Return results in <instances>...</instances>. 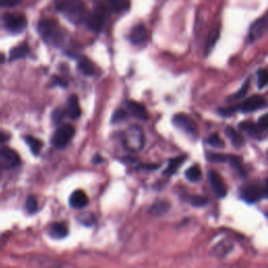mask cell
Here are the masks:
<instances>
[{
	"mask_svg": "<svg viewBox=\"0 0 268 268\" xmlns=\"http://www.w3.org/2000/svg\"><path fill=\"white\" fill-rule=\"evenodd\" d=\"M266 105L267 103L262 96H252L240 105L238 109L244 112V114H249V112H253L259 109H262L266 107Z\"/></svg>",
	"mask_w": 268,
	"mask_h": 268,
	"instance_id": "obj_9",
	"label": "cell"
},
{
	"mask_svg": "<svg viewBox=\"0 0 268 268\" xmlns=\"http://www.w3.org/2000/svg\"><path fill=\"white\" fill-rule=\"evenodd\" d=\"M9 138H10L9 134L3 133V132H0V145L5 143V142H8Z\"/></svg>",
	"mask_w": 268,
	"mask_h": 268,
	"instance_id": "obj_39",
	"label": "cell"
},
{
	"mask_svg": "<svg viewBox=\"0 0 268 268\" xmlns=\"http://www.w3.org/2000/svg\"><path fill=\"white\" fill-rule=\"evenodd\" d=\"M248 88H249V83L246 82L244 84V87H242L241 89H240L238 93L234 96V98H240V97H242L245 94H246V91H248Z\"/></svg>",
	"mask_w": 268,
	"mask_h": 268,
	"instance_id": "obj_38",
	"label": "cell"
},
{
	"mask_svg": "<svg viewBox=\"0 0 268 268\" xmlns=\"http://www.w3.org/2000/svg\"><path fill=\"white\" fill-rule=\"evenodd\" d=\"M209 159L211 161H218V163H224V161H229V155L211 153L209 154Z\"/></svg>",
	"mask_w": 268,
	"mask_h": 268,
	"instance_id": "obj_33",
	"label": "cell"
},
{
	"mask_svg": "<svg viewBox=\"0 0 268 268\" xmlns=\"http://www.w3.org/2000/svg\"><path fill=\"white\" fill-rule=\"evenodd\" d=\"M239 127L240 129L248 133L249 135L255 137H261V132L264 131L260 128V126L258 124H255L250 121H244L242 123H240Z\"/></svg>",
	"mask_w": 268,
	"mask_h": 268,
	"instance_id": "obj_17",
	"label": "cell"
},
{
	"mask_svg": "<svg viewBox=\"0 0 268 268\" xmlns=\"http://www.w3.org/2000/svg\"><path fill=\"white\" fill-rule=\"evenodd\" d=\"M258 125L260 126V128L262 129V130L268 129V114L262 115V116H261V117L259 118Z\"/></svg>",
	"mask_w": 268,
	"mask_h": 268,
	"instance_id": "obj_36",
	"label": "cell"
},
{
	"mask_svg": "<svg viewBox=\"0 0 268 268\" xmlns=\"http://www.w3.org/2000/svg\"><path fill=\"white\" fill-rule=\"evenodd\" d=\"M69 203L74 209H82L87 206L88 203V196L87 194L82 191V190H77L72 196H70Z\"/></svg>",
	"mask_w": 268,
	"mask_h": 268,
	"instance_id": "obj_14",
	"label": "cell"
},
{
	"mask_svg": "<svg viewBox=\"0 0 268 268\" xmlns=\"http://www.w3.org/2000/svg\"><path fill=\"white\" fill-rule=\"evenodd\" d=\"M38 31L42 39L47 44L60 46L63 43V41H64L63 30L61 29V26L57 21L54 19H42L38 24Z\"/></svg>",
	"mask_w": 268,
	"mask_h": 268,
	"instance_id": "obj_2",
	"label": "cell"
},
{
	"mask_svg": "<svg viewBox=\"0 0 268 268\" xmlns=\"http://www.w3.org/2000/svg\"><path fill=\"white\" fill-rule=\"evenodd\" d=\"M25 142L31 148V150L34 154H39L42 149V142L38 138H35L33 136H25Z\"/></svg>",
	"mask_w": 268,
	"mask_h": 268,
	"instance_id": "obj_26",
	"label": "cell"
},
{
	"mask_svg": "<svg viewBox=\"0 0 268 268\" xmlns=\"http://www.w3.org/2000/svg\"><path fill=\"white\" fill-rule=\"evenodd\" d=\"M186 158H187L186 156H179V157L171 159L170 161H169V165H168L167 169L165 170L164 174L168 175V176L173 175L180 168V166L183 164V161L186 160Z\"/></svg>",
	"mask_w": 268,
	"mask_h": 268,
	"instance_id": "obj_24",
	"label": "cell"
},
{
	"mask_svg": "<svg viewBox=\"0 0 268 268\" xmlns=\"http://www.w3.org/2000/svg\"><path fill=\"white\" fill-rule=\"evenodd\" d=\"M0 158L3 159L6 164L11 167H16L20 165L19 155L10 148H1L0 149Z\"/></svg>",
	"mask_w": 268,
	"mask_h": 268,
	"instance_id": "obj_15",
	"label": "cell"
},
{
	"mask_svg": "<svg viewBox=\"0 0 268 268\" xmlns=\"http://www.w3.org/2000/svg\"><path fill=\"white\" fill-rule=\"evenodd\" d=\"M25 210L29 214H34L36 213L37 210H38V202H37V199L35 198V197L33 196H30L29 198L26 199V202H25Z\"/></svg>",
	"mask_w": 268,
	"mask_h": 268,
	"instance_id": "obj_28",
	"label": "cell"
},
{
	"mask_svg": "<svg viewBox=\"0 0 268 268\" xmlns=\"http://www.w3.org/2000/svg\"><path fill=\"white\" fill-rule=\"evenodd\" d=\"M106 21V9L105 6L101 3H97L95 5L93 12L87 14V17L85 19V22L87 27L95 33H98L105 24Z\"/></svg>",
	"mask_w": 268,
	"mask_h": 268,
	"instance_id": "obj_4",
	"label": "cell"
},
{
	"mask_svg": "<svg viewBox=\"0 0 268 268\" xmlns=\"http://www.w3.org/2000/svg\"><path fill=\"white\" fill-rule=\"evenodd\" d=\"M186 177L190 181H198L201 177V170L199 166L195 165L191 168H189L186 172Z\"/></svg>",
	"mask_w": 268,
	"mask_h": 268,
	"instance_id": "obj_25",
	"label": "cell"
},
{
	"mask_svg": "<svg viewBox=\"0 0 268 268\" xmlns=\"http://www.w3.org/2000/svg\"><path fill=\"white\" fill-rule=\"evenodd\" d=\"M56 9L69 21L77 24L87 17L86 6L83 0H56Z\"/></svg>",
	"mask_w": 268,
	"mask_h": 268,
	"instance_id": "obj_1",
	"label": "cell"
},
{
	"mask_svg": "<svg viewBox=\"0 0 268 268\" xmlns=\"http://www.w3.org/2000/svg\"><path fill=\"white\" fill-rule=\"evenodd\" d=\"M126 105L127 109L129 110V112L133 116H135L138 119H142V121L148 119V111L144 105L134 101H128Z\"/></svg>",
	"mask_w": 268,
	"mask_h": 268,
	"instance_id": "obj_13",
	"label": "cell"
},
{
	"mask_svg": "<svg viewBox=\"0 0 268 268\" xmlns=\"http://www.w3.org/2000/svg\"><path fill=\"white\" fill-rule=\"evenodd\" d=\"M123 144L127 150L137 153L144 148L145 134L138 126H131L123 133Z\"/></svg>",
	"mask_w": 268,
	"mask_h": 268,
	"instance_id": "obj_3",
	"label": "cell"
},
{
	"mask_svg": "<svg viewBox=\"0 0 268 268\" xmlns=\"http://www.w3.org/2000/svg\"><path fill=\"white\" fill-rule=\"evenodd\" d=\"M4 61H5V56H4V54L0 53V64H1V63H3Z\"/></svg>",
	"mask_w": 268,
	"mask_h": 268,
	"instance_id": "obj_42",
	"label": "cell"
},
{
	"mask_svg": "<svg viewBox=\"0 0 268 268\" xmlns=\"http://www.w3.org/2000/svg\"><path fill=\"white\" fill-rule=\"evenodd\" d=\"M55 81H56V83H58L60 86H64V87H66V82H64L63 80H60V79H58V77H56Z\"/></svg>",
	"mask_w": 268,
	"mask_h": 268,
	"instance_id": "obj_41",
	"label": "cell"
},
{
	"mask_svg": "<svg viewBox=\"0 0 268 268\" xmlns=\"http://www.w3.org/2000/svg\"><path fill=\"white\" fill-rule=\"evenodd\" d=\"M218 38H219V26H216V27H214L213 30H211V32L210 34V38L208 40V44H207V51L208 52H210L211 49L214 47Z\"/></svg>",
	"mask_w": 268,
	"mask_h": 268,
	"instance_id": "obj_27",
	"label": "cell"
},
{
	"mask_svg": "<svg viewBox=\"0 0 268 268\" xmlns=\"http://www.w3.org/2000/svg\"><path fill=\"white\" fill-rule=\"evenodd\" d=\"M190 202H191L194 207H204L208 203V199L203 196H198V195H194L190 197Z\"/></svg>",
	"mask_w": 268,
	"mask_h": 268,
	"instance_id": "obj_32",
	"label": "cell"
},
{
	"mask_svg": "<svg viewBox=\"0 0 268 268\" xmlns=\"http://www.w3.org/2000/svg\"><path fill=\"white\" fill-rule=\"evenodd\" d=\"M67 114L68 115L76 119L77 117H80L81 115V108L79 105V100L76 96H73L69 97L68 103H67Z\"/></svg>",
	"mask_w": 268,
	"mask_h": 268,
	"instance_id": "obj_18",
	"label": "cell"
},
{
	"mask_svg": "<svg viewBox=\"0 0 268 268\" xmlns=\"http://www.w3.org/2000/svg\"><path fill=\"white\" fill-rule=\"evenodd\" d=\"M209 180L211 182V188L214 190L215 194L219 197V198H223V197H225V195L228 194V189L221 176L216 171L211 170L209 173Z\"/></svg>",
	"mask_w": 268,
	"mask_h": 268,
	"instance_id": "obj_11",
	"label": "cell"
},
{
	"mask_svg": "<svg viewBox=\"0 0 268 268\" xmlns=\"http://www.w3.org/2000/svg\"><path fill=\"white\" fill-rule=\"evenodd\" d=\"M268 85V69H262L258 73V86L264 88Z\"/></svg>",
	"mask_w": 268,
	"mask_h": 268,
	"instance_id": "obj_30",
	"label": "cell"
},
{
	"mask_svg": "<svg viewBox=\"0 0 268 268\" xmlns=\"http://www.w3.org/2000/svg\"><path fill=\"white\" fill-rule=\"evenodd\" d=\"M127 117V112L125 110H116L115 112L114 116H112V121H114V123H117V122H121L123 121V119H125Z\"/></svg>",
	"mask_w": 268,
	"mask_h": 268,
	"instance_id": "obj_35",
	"label": "cell"
},
{
	"mask_svg": "<svg viewBox=\"0 0 268 268\" xmlns=\"http://www.w3.org/2000/svg\"><path fill=\"white\" fill-rule=\"evenodd\" d=\"M225 134H227V136L230 138V143L235 147L240 148L245 144V139L241 135V133H239L237 130L232 128V127H228V128L225 129Z\"/></svg>",
	"mask_w": 268,
	"mask_h": 268,
	"instance_id": "obj_19",
	"label": "cell"
},
{
	"mask_svg": "<svg viewBox=\"0 0 268 268\" xmlns=\"http://www.w3.org/2000/svg\"><path fill=\"white\" fill-rule=\"evenodd\" d=\"M170 209V203L165 201V200H159L155 202L153 206L150 208L149 211L150 214L154 216H163Z\"/></svg>",
	"mask_w": 268,
	"mask_h": 268,
	"instance_id": "obj_23",
	"label": "cell"
},
{
	"mask_svg": "<svg viewBox=\"0 0 268 268\" xmlns=\"http://www.w3.org/2000/svg\"><path fill=\"white\" fill-rule=\"evenodd\" d=\"M148 39V31L142 24L135 25L131 30L130 41L133 44H143Z\"/></svg>",
	"mask_w": 268,
	"mask_h": 268,
	"instance_id": "obj_12",
	"label": "cell"
},
{
	"mask_svg": "<svg viewBox=\"0 0 268 268\" xmlns=\"http://www.w3.org/2000/svg\"><path fill=\"white\" fill-rule=\"evenodd\" d=\"M173 124L177 127V128L185 131L190 135H196L197 128L193 119L190 118L188 115L178 114L173 116Z\"/></svg>",
	"mask_w": 268,
	"mask_h": 268,
	"instance_id": "obj_10",
	"label": "cell"
},
{
	"mask_svg": "<svg viewBox=\"0 0 268 268\" xmlns=\"http://www.w3.org/2000/svg\"><path fill=\"white\" fill-rule=\"evenodd\" d=\"M77 68L85 76H94L96 74V66L88 58L82 57L77 62Z\"/></svg>",
	"mask_w": 268,
	"mask_h": 268,
	"instance_id": "obj_20",
	"label": "cell"
},
{
	"mask_svg": "<svg viewBox=\"0 0 268 268\" xmlns=\"http://www.w3.org/2000/svg\"><path fill=\"white\" fill-rule=\"evenodd\" d=\"M54 119L56 122H60L61 119L64 117V111H63L62 109H57L56 111H54Z\"/></svg>",
	"mask_w": 268,
	"mask_h": 268,
	"instance_id": "obj_37",
	"label": "cell"
},
{
	"mask_svg": "<svg viewBox=\"0 0 268 268\" xmlns=\"http://www.w3.org/2000/svg\"><path fill=\"white\" fill-rule=\"evenodd\" d=\"M268 31V16H264L253 22L249 32V41L255 42L262 38L264 34Z\"/></svg>",
	"mask_w": 268,
	"mask_h": 268,
	"instance_id": "obj_8",
	"label": "cell"
},
{
	"mask_svg": "<svg viewBox=\"0 0 268 268\" xmlns=\"http://www.w3.org/2000/svg\"><path fill=\"white\" fill-rule=\"evenodd\" d=\"M263 193H264V197L268 198V178L265 180V185L263 186Z\"/></svg>",
	"mask_w": 268,
	"mask_h": 268,
	"instance_id": "obj_40",
	"label": "cell"
},
{
	"mask_svg": "<svg viewBox=\"0 0 268 268\" xmlns=\"http://www.w3.org/2000/svg\"><path fill=\"white\" fill-rule=\"evenodd\" d=\"M208 143L213 146V147H216V148H222L224 146V140L218 135V134H211V136H209L208 138Z\"/></svg>",
	"mask_w": 268,
	"mask_h": 268,
	"instance_id": "obj_31",
	"label": "cell"
},
{
	"mask_svg": "<svg viewBox=\"0 0 268 268\" xmlns=\"http://www.w3.org/2000/svg\"><path fill=\"white\" fill-rule=\"evenodd\" d=\"M3 22L5 29L11 33L18 34L25 30L27 25V20L24 15L15 13H8L3 16Z\"/></svg>",
	"mask_w": 268,
	"mask_h": 268,
	"instance_id": "obj_6",
	"label": "cell"
},
{
	"mask_svg": "<svg viewBox=\"0 0 268 268\" xmlns=\"http://www.w3.org/2000/svg\"><path fill=\"white\" fill-rule=\"evenodd\" d=\"M74 135L75 127L70 124L63 125L55 132L53 136V145L56 148H58V149H63V148H65L69 144Z\"/></svg>",
	"mask_w": 268,
	"mask_h": 268,
	"instance_id": "obj_5",
	"label": "cell"
},
{
	"mask_svg": "<svg viewBox=\"0 0 268 268\" xmlns=\"http://www.w3.org/2000/svg\"><path fill=\"white\" fill-rule=\"evenodd\" d=\"M241 197L246 202L255 203L264 197L263 187L255 185V183L246 185L241 190Z\"/></svg>",
	"mask_w": 268,
	"mask_h": 268,
	"instance_id": "obj_7",
	"label": "cell"
},
{
	"mask_svg": "<svg viewBox=\"0 0 268 268\" xmlns=\"http://www.w3.org/2000/svg\"><path fill=\"white\" fill-rule=\"evenodd\" d=\"M229 161H230V164L236 169V171H238L241 175H245L241 158H239L237 156H232V155H230V156H229Z\"/></svg>",
	"mask_w": 268,
	"mask_h": 268,
	"instance_id": "obj_29",
	"label": "cell"
},
{
	"mask_svg": "<svg viewBox=\"0 0 268 268\" xmlns=\"http://www.w3.org/2000/svg\"><path fill=\"white\" fill-rule=\"evenodd\" d=\"M110 9L116 13H124L130 9V0H108Z\"/></svg>",
	"mask_w": 268,
	"mask_h": 268,
	"instance_id": "obj_21",
	"label": "cell"
},
{
	"mask_svg": "<svg viewBox=\"0 0 268 268\" xmlns=\"http://www.w3.org/2000/svg\"><path fill=\"white\" fill-rule=\"evenodd\" d=\"M22 2V0H0V8H14Z\"/></svg>",
	"mask_w": 268,
	"mask_h": 268,
	"instance_id": "obj_34",
	"label": "cell"
},
{
	"mask_svg": "<svg viewBox=\"0 0 268 268\" xmlns=\"http://www.w3.org/2000/svg\"><path fill=\"white\" fill-rule=\"evenodd\" d=\"M30 52V48H29V45H27L26 43H23V44H20L16 47H14L11 53H10V60L14 61V60H18V59H22L24 57H26L27 54H29Z\"/></svg>",
	"mask_w": 268,
	"mask_h": 268,
	"instance_id": "obj_22",
	"label": "cell"
},
{
	"mask_svg": "<svg viewBox=\"0 0 268 268\" xmlns=\"http://www.w3.org/2000/svg\"><path fill=\"white\" fill-rule=\"evenodd\" d=\"M49 235L55 239H63L68 235V227L64 222L53 223L49 228Z\"/></svg>",
	"mask_w": 268,
	"mask_h": 268,
	"instance_id": "obj_16",
	"label": "cell"
}]
</instances>
